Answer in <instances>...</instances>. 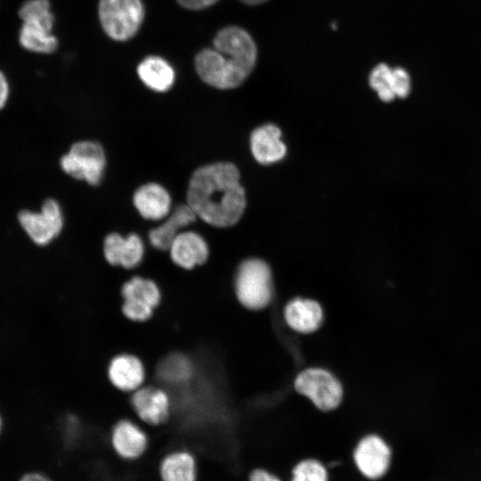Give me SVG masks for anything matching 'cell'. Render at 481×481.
<instances>
[{
	"mask_svg": "<svg viewBox=\"0 0 481 481\" xmlns=\"http://www.w3.org/2000/svg\"><path fill=\"white\" fill-rule=\"evenodd\" d=\"M247 481H283L275 473L265 469V468H254L249 475Z\"/></svg>",
	"mask_w": 481,
	"mask_h": 481,
	"instance_id": "26",
	"label": "cell"
},
{
	"mask_svg": "<svg viewBox=\"0 0 481 481\" xmlns=\"http://www.w3.org/2000/svg\"><path fill=\"white\" fill-rule=\"evenodd\" d=\"M187 204L197 217L208 224H235L246 207L237 167L232 163L217 162L196 169L189 181Z\"/></svg>",
	"mask_w": 481,
	"mask_h": 481,
	"instance_id": "1",
	"label": "cell"
},
{
	"mask_svg": "<svg viewBox=\"0 0 481 481\" xmlns=\"http://www.w3.org/2000/svg\"><path fill=\"white\" fill-rule=\"evenodd\" d=\"M250 147L256 160L262 164L279 161L286 153V146L281 141V131L272 124L262 126L253 131Z\"/></svg>",
	"mask_w": 481,
	"mask_h": 481,
	"instance_id": "19",
	"label": "cell"
},
{
	"mask_svg": "<svg viewBox=\"0 0 481 481\" xmlns=\"http://www.w3.org/2000/svg\"><path fill=\"white\" fill-rule=\"evenodd\" d=\"M235 295L244 307L258 311L265 308L273 298V276L269 265L258 258L243 261L236 273Z\"/></svg>",
	"mask_w": 481,
	"mask_h": 481,
	"instance_id": "4",
	"label": "cell"
},
{
	"mask_svg": "<svg viewBox=\"0 0 481 481\" xmlns=\"http://www.w3.org/2000/svg\"><path fill=\"white\" fill-rule=\"evenodd\" d=\"M159 473L162 481H197L195 459L186 451L174 452L162 460Z\"/></svg>",
	"mask_w": 481,
	"mask_h": 481,
	"instance_id": "21",
	"label": "cell"
},
{
	"mask_svg": "<svg viewBox=\"0 0 481 481\" xmlns=\"http://www.w3.org/2000/svg\"><path fill=\"white\" fill-rule=\"evenodd\" d=\"M395 94L399 98H405L411 90V80L408 72L403 68L393 69Z\"/></svg>",
	"mask_w": 481,
	"mask_h": 481,
	"instance_id": "25",
	"label": "cell"
},
{
	"mask_svg": "<svg viewBox=\"0 0 481 481\" xmlns=\"http://www.w3.org/2000/svg\"><path fill=\"white\" fill-rule=\"evenodd\" d=\"M108 377L118 390L133 393L143 386L145 370L138 357L122 354L111 359L108 367Z\"/></svg>",
	"mask_w": 481,
	"mask_h": 481,
	"instance_id": "15",
	"label": "cell"
},
{
	"mask_svg": "<svg viewBox=\"0 0 481 481\" xmlns=\"http://www.w3.org/2000/svg\"><path fill=\"white\" fill-rule=\"evenodd\" d=\"M289 481H330V473L321 460L309 457L293 466Z\"/></svg>",
	"mask_w": 481,
	"mask_h": 481,
	"instance_id": "23",
	"label": "cell"
},
{
	"mask_svg": "<svg viewBox=\"0 0 481 481\" xmlns=\"http://www.w3.org/2000/svg\"><path fill=\"white\" fill-rule=\"evenodd\" d=\"M133 202L139 214L149 220H161L171 211L169 192L156 183L139 187L134 194Z\"/></svg>",
	"mask_w": 481,
	"mask_h": 481,
	"instance_id": "16",
	"label": "cell"
},
{
	"mask_svg": "<svg viewBox=\"0 0 481 481\" xmlns=\"http://www.w3.org/2000/svg\"><path fill=\"white\" fill-rule=\"evenodd\" d=\"M322 306L314 299L295 298L289 300L283 310L287 325L294 331L310 334L316 331L323 322Z\"/></svg>",
	"mask_w": 481,
	"mask_h": 481,
	"instance_id": "13",
	"label": "cell"
},
{
	"mask_svg": "<svg viewBox=\"0 0 481 481\" xmlns=\"http://www.w3.org/2000/svg\"><path fill=\"white\" fill-rule=\"evenodd\" d=\"M168 250L172 261L186 270L204 264L209 254L208 246L204 238L192 231L180 232Z\"/></svg>",
	"mask_w": 481,
	"mask_h": 481,
	"instance_id": "14",
	"label": "cell"
},
{
	"mask_svg": "<svg viewBox=\"0 0 481 481\" xmlns=\"http://www.w3.org/2000/svg\"><path fill=\"white\" fill-rule=\"evenodd\" d=\"M165 218L163 223L149 232L150 243L160 250H168L175 237L184 227L192 224L197 216L186 203L178 205Z\"/></svg>",
	"mask_w": 481,
	"mask_h": 481,
	"instance_id": "17",
	"label": "cell"
},
{
	"mask_svg": "<svg viewBox=\"0 0 481 481\" xmlns=\"http://www.w3.org/2000/svg\"><path fill=\"white\" fill-rule=\"evenodd\" d=\"M294 387L321 412L336 410L343 400L342 384L323 368L309 367L301 371L295 378Z\"/></svg>",
	"mask_w": 481,
	"mask_h": 481,
	"instance_id": "6",
	"label": "cell"
},
{
	"mask_svg": "<svg viewBox=\"0 0 481 481\" xmlns=\"http://www.w3.org/2000/svg\"><path fill=\"white\" fill-rule=\"evenodd\" d=\"M352 461L357 471L370 481L384 478L393 464V451L379 435L371 433L359 438L352 451Z\"/></svg>",
	"mask_w": 481,
	"mask_h": 481,
	"instance_id": "7",
	"label": "cell"
},
{
	"mask_svg": "<svg viewBox=\"0 0 481 481\" xmlns=\"http://www.w3.org/2000/svg\"><path fill=\"white\" fill-rule=\"evenodd\" d=\"M257 55L251 36L241 28L229 26L217 32L213 48L197 53L195 69L206 84L218 89H232L240 86L250 74Z\"/></svg>",
	"mask_w": 481,
	"mask_h": 481,
	"instance_id": "2",
	"label": "cell"
},
{
	"mask_svg": "<svg viewBox=\"0 0 481 481\" xmlns=\"http://www.w3.org/2000/svg\"><path fill=\"white\" fill-rule=\"evenodd\" d=\"M18 221L30 240L39 246L53 241L63 226V216L59 203L53 199L45 200L39 212L23 209Z\"/></svg>",
	"mask_w": 481,
	"mask_h": 481,
	"instance_id": "9",
	"label": "cell"
},
{
	"mask_svg": "<svg viewBox=\"0 0 481 481\" xmlns=\"http://www.w3.org/2000/svg\"><path fill=\"white\" fill-rule=\"evenodd\" d=\"M122 312L126 318L135 322H144L151 318L159 306L161 294L158 285L151 279L135 276L122 287Z\"/></svg>",
	"mask_w": 481,
	"mask_h": 481,
	"instance_id": "10",
	"label": "cell"
},
{
	"mask_svg": "<svg viewBox=\"0 0 481 481\" xmlns=\"http://www.w3.org/2000/svg\"><path fill=\"white\" fill-rule=\"evenodd\" d=\"M137 74L147 87L159 93L168 91L175 78L173 67L159 56L143 59L137 67Z\"/></svg>",
	"mask_w": 481,
	"mask_h": 481,
	"instance_id": "20",
	"label": "cell"
},
{
	"mask_svg": "<svg viewBox=\"0 0 481 481\" xmlns=\"http://www.w3.org/2000/svg\"><path fill=\"white\" fill-rule=\"evenodd\" d=\"M103 254L109 264L132 269L139 265L143 258V241L135 233L123 237L119 233L112 232L104 239Z\"/></svg>",
	"mask_w": 481,
	"mask_h": 481,
	"instance_id": "12",
	"label": "cell"
},
{
	"mask_svg": "<svg viewBox=\"0 0 481 481\" xmlns=\"http://www.w3.org/2000/svg\"><path fill=\"white\" fill-rule=\"evenodd\" d=\"M10 96V84L5 74L0 69V110L4 109Z\"/></svg>",
	"mask_w": 481,
	"mask_h": 481,
	"instance_id": "28",
	"label": "cell"
},
{
	"mask_svg": "<svg viewBox=\"0 0 481 481\" xmlns=\"http://www.w3.org/2000/svg\"><path fill=\"white\" fill-rule=\"evenodd\" d=\"M183 7L198 11L215 4L218 0H176Z\"/></svg>",
	"mask_w": 481,
	"mask_h": 481,
	"instance_id": "27",
	"label": "cell"
},
{
	"mask_svg": "<svg viewBox=\"0 0 481 481\" xmlns=\"http://www.w3.org/2000/svg\"><path fill=\"white\" fill-rule=\"evenodd\" d=\"M369 83L383 102H391L396 95L395 94V82L393 69L385 63L377 65L370 74Z\"/></svg>",
	"mask_w": 481,
	"mask_h": 481,
	"instance_id": "24",
	"label": "cell"
},
{
	"mask_svg": "<svg viewBox=\"0 0 481 481\" xmlns=\"http://www.w3.org/2000/svg\"><path fill=\"white\" fill-rule=\"evenodd\" d=\"M1 427H2V421H1V418H0V430H1Z\"/></svg>",
	"mask_w": 481,
	"mask_h": 481,
	"instance_id": "31",
	"label": "cell"
},
{
	"mask_svg": "<svg viewBox=\"0 0 481 481\" xmlns=\"http://www.w3.org/2000/svg\"><path fill=\"white\" fill-rule=\"evenodd\" d=\"M131 404L139 419L149 425H161L168 419L170 400L159 387L142 386L133 392Z\"/></svg>",
	"mask_w": 481,
	"mask_h": 481,
	"instance_id": "11",
	"label": "cell"
},
{
	"mask_svg": "<svg viewBox=\"0 0 481 481\" xmlns=\"http://www.w3.org/2000/svg\"><path fill=\"white\" fill-rule=\"evenodd\" d=\"M98 16L106 35L126 41L139 30L144 18L142 0H100Z\"/></svg>",
	"mask_w": 481,
	"mask_h": 481,
	"instance_id": "5",
	"label": "cell"
},
{
	"mask_svg": "<svg viewBox=\"0 0 481 481\" xmlns=\"http://www.w3.org/2000/svg\"><path fill=\"white\" fill-rule=\"evenodd\" d=\"M19 481H52L45 475L39 472H29L24 474Z\"/></svg>",
	"mask_w": 481,
	"mask_h": 481,
	"instance_id": "29",
	"label": "cell"
},
{
	"mask_svg": "<svg viewBox=\"0 0 481 481\" xmlns=\"http://www.w3.org/2000/svg\"><path fill=\"white\" fill-rule=\"evenodd\" d=\"M240 1L249 5H256V4H263L268 0H240Z\"/></svg>",
	"mask_w": 481,
	"mask_h": 481,
	"instance_id": "30",
	"label": "cell"
},
{
	"mask_svg": "<svg viewBox=\"0 0 481 481\" xmlns=\"http://www.w3.org/2000/svg\"><path fill=\"white\" fill-rule=\"evenodd\" d=\"M105 166L104 150L93 141L75 143L61 159V167L66 174L92 185L99 184Z\"/></svg>",
	"mask_w": 481,
	"mask_h": 481,
	"instance_id": "8",
	"label": "cell"
},
{
	"mask_svg": "<svg viewBox=\"0 0 481 481\" xmlns=\"http://www.w3.org/2000/svg\"><path fill=\"white\" fill-rule=\"evenodd\" d=\"M192 371V364L187 356L173 354L160 362L158 373L162 380L178 385L189 380Z\"/></svg>",
	"mask_w": 481,
	"mask_h": 481,
	"instance_id": "22",
	"label": "cell"
},
{
	"mask_svg": "<svg viewBox=\"0 0 481 481\" xmlns=\"http://www.w3.org/2000/svg\"><path fill=\"white\" fill-rule=\"evenodd\" d=\"M18 42L21 48L37 54L56 51L59 42L53 33L55 20L49 0H25L18 10Z\"/></svg>",
	"mask_w": 481,
	"mask_h": 481,
	"instance_id": "3",
	"label": "cell"
},
{
	"mask_svg": "<svg viewBox=\"0 0 481 481\" xmlns=\"http://www.w3.org/2000/svg\"><path fill=\"white\" fill-rule=\"evenodd\" d=\"M147 444L146 434L133 421L122 420L112 429V447L123 459L139 458L145 452Z\"/></svg>",
	"mask_w": 481,
	"mask_h": 481,
	"instance_id": "18",
	"label": "cell"
}]
</instances>
